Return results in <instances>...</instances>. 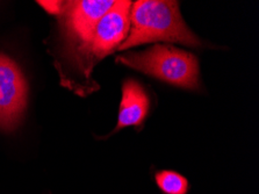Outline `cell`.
Segmentation results:
<instances>
[{
	"label": "cell",
	"instance_id": "6da1fadb",
	"mask_svg": "<svg viewBox=\"0 0 259 194\" xmlns=\"http://www.w3.org/2000/svg\"><path fill=\"white\" fill-rule=\"evenodd\" d=\"M159 41L188 47L200 46L199 38L184 22L177 2L139 0L133 4L128 36L117 50H128L133 47Z\"/></svg>",
	"mask_w": 259,
	"mask_h": 194
},
{
	"label": "cell",
	"instance_id": "7a4b0ae2",
	"mask_svg": "<svg viewBox=\"0 0 259 194\" xmlns=\"http://www.w3.org/2000/svg\"><path fill=\"white\" fill-rule=\"evenodd\" d=\"M116 62L179 88L195 90L199 86L197 57L175 47L157 45L141 53L117 56Z\"/></svg>",
	"mask_w": 259,
	"mask_h": 194
},
{
	"label": "cell",
	"instance_id": "3957f363",
	"mask_svg": "<svg viewBox=\"0 0 259 194\" xmlns=\"http://www.w3.org/2000/svg\"><path fill=\"white\" fill-rule=\"evenodd\" d=\"M28 85L17 63L0 54V129L11 132L19 125L27 106Z\"/></svg>",
	"mask_w": 259,
	"mask_h": 194
},
{
	"label": "cell",
	"instance_id": "277c9868",
	"mask_svg": "<svg viewBox=\"0 0 259 194\" xmlns=\"http://www.w3.org/2000/svg\"><path fill=\"white\" fill-rule=\"evenodd\" d=\"M132 2H115L94 28L92 37L81 47L91 59L104 58L119 48L128 36Z\"/></svg>",
	"mask_w": 259,
	"mask_h": 194
},
{
	"label": "cell",
	"instance_id": "5b68a950",
	"mask_svg": "<svg viewBox=\"0 0 259 194\" xmlns=\"http://www.w3.org/2000/svg\"><path fill=\"white\" fill-rule=\"evenodd\" d=\"M112 0H76L63 5V18L69 34L79 40L81 47L92 37L94 28L101 18L112 9Z\"/></svg>",
	"mask_w": 259,
	"mask_h": 194
},
{
	"label": "cell",
	"instance_id": "8992f818",
	"mask_svg": "<svg viewBox=\"0 0 259 194\" xmlns=\"http://www.w3.org/2000/svg\"><path fill=\"white\" fill-rule=\"evenodd\" d=\"M149 98L139 82L128 79L122 86L119 120L115 132L129 126H139L143 122L149 110Z\"/></svg>",
	"mask_w": 259,
	"mask_h": 194
},
{
	"label": "cell",
	"instance_id": "52a82bcc",
	"mask_svg": "<svg viewBox=\"0 0 259 194\" xmlns=\"http://www.w3.org/2000/svg\"><path fill=\"white\" fill-rule=\"evenodd\" d=\"M156 183L165 194H186L188 181L175 171H160L156 175Z\"/></svg>",
	"mask_w": 259,
	"mask_h": 194
},
{
	"label": "cell",
	"instance_id": "ba28073f",
	"mask_svg": "<svg viewBox=\"0 0 259 194\" xmlns=\"http://www.w3.org/2000/svg\"><path fill=\"white\" fill-rule=\"evenodd\" d=\"M37 4H40V5L47 12H49V13H53V14L62 13L63 5H64V3H62V2H43V0H41V2H37Z\"/></svg>",
	"mask_w": 259,
	"mask_h": 194
}]
</instances>
